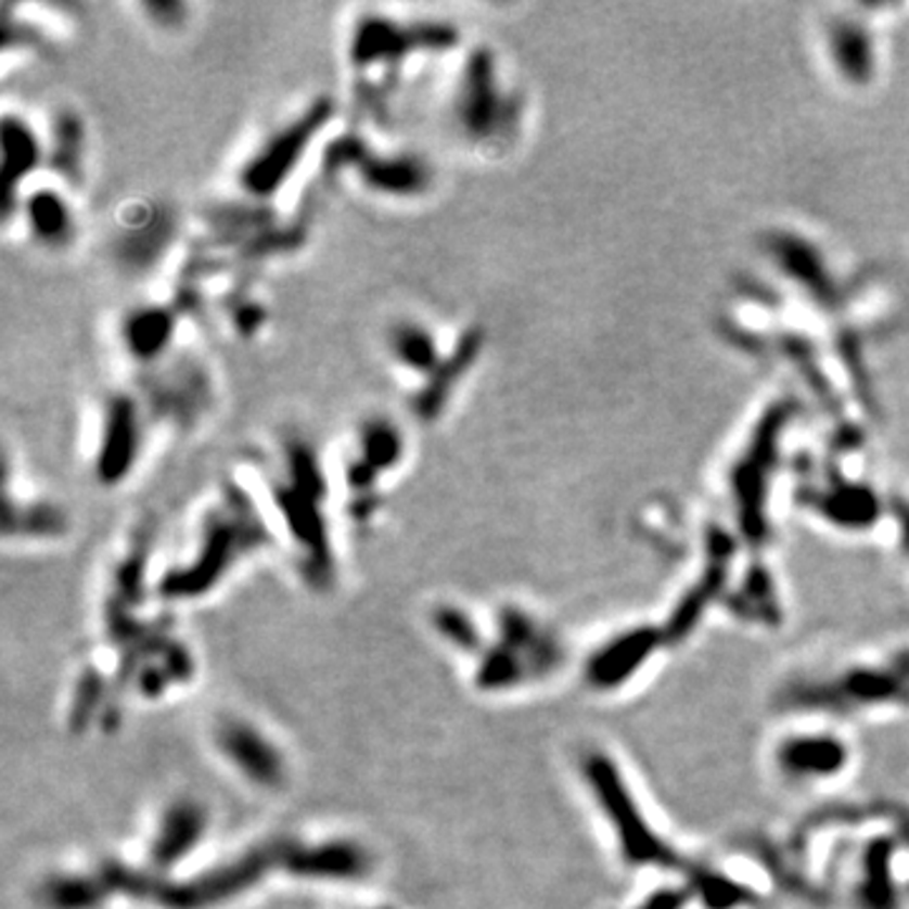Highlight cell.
Masks as SVG:
<instances>
[{
	"label": "cell",
	"mask_w": 909,
	"mask_h": 909,
	"mask_svg": "<svg viewBox=\"0 0 909 909\" xmlns=\"http://www.w3.org/2000/svg\"><path fill=\"white\" fill-rule=\"evenodd\" d=\"M268 865H271V859L266 854H251V857L238 859L233 865L220 867V872H210L195 882L182 884V887L162 892L159 902L172 909H203L226 902V899L235 897L238 892L251 887L264 874Z\"/></svg>",
	"instance_id": "7"
},
{
	"label": "cell",
	"mask_w": 909,
	"mask_h": 909,
	"mask_svg": "<svg viewBox=\"0 0 909 909\" xmlns=\"http://www.w3.org/2000/svg\"><path fill=\"white\" fill-rule=\"evenodd\" d=\"M584 773L589 776V783L597 793L599 804H602L604 814L614 823L624 857L631 865H675V854L646 827L635 798L624 789L622 776L614 763L604 756H589V760H584Z\"/></svg>",
	"instance_id": "1"
},
{
	"label": "cell",
	"mask_w": 909,
	"mask_h": 909,
	"mask_svg": "<svg viewBox=\"0 0 909 909\" xmlns=\"http://www.w3.org/2000/svg\"><path fill=\"white\" fill-rule=\"evenodd\" d=\"M3 150H5V165H3V182L5 190L11 192L18 180L30 175L41 162V144L34 129L26 125V119L5 117L3 119Z\"/></svg>",
	"instance_id": "16"
},
{
	"label": "cell",
	"mask_w": 909,
	"mask_h": 909,
	"mask_svg": "<svg viewBox=\"0 0 909 909\" xmlns=\"http://www.w3.org/2000/svg\"><path fill=\"white\" fill-rule=\"evenodd\" d=\"M498 89L492 79V64L488 53H477L468 68V79L460 89V125L473 137H490L498 129Z\"/></svg>",
	"instance_id": "12"
},
{
	"label": "cell",
	"mask_w": 909,
	"mask_h": 909,
	"mask_svg": "<svg viewBox=\"0 0 909 909\" xmlns=\"http://www.w3.org/2000/svg\"><path fill=\"white\" fill-rule=\"evenodd\" d=\"M657 646V635L652 629H635L604 644L587 665V680L599 690H614L629 680L644 660Z\"/></svg>",
	"instance_id": "9"
},
{
	"label": "cell",
	"mask_w": 909,
	"mask_h": 909,
	"mask_svg": "<svg viewBox=\"0 0 909 909\" xmlns=\"http://www.w3.org/2000/svg\"><path fill=\"white\" fill-rule=\"evenodd\" d=\"M137 443H140V427H137L135 405L127 397H117L110 402L104 420V440L97 460L99 477H104L106 483L125 477L137 458Z\"/></svg>",
	"instance_id": "10"
},
{
	"label": "cell",
	"mask_w": 909,
	"mask_h": 909,
	"mask_svg": "<svg viewBox=\"0 0 909 909\" xmlns=\"http://www.w3.org/2000/svg\"><path fill=\"white\" fill-rule=\"evenodd\" d=\"M435 627L445 639H448V642L458 644V650H475L477 642H481V637H477V629H475V624L470 622V616H465L452 606H445L437 612Z\"/></svg>",
	"instance_id": "23"
},
{
	"label": "cell",
	"mask_w": 909,
	"mask_h": 909,
	"mask_svg": "<svg viewBox=\"0 0 909 909\" xmlns=\"http://www.w3.org/2000/svg\"><path fill=\"white\" fill-rule=\"evenodd\" d=\"M682 902H684L682 895H673V892H667V895L652 897L650 902H644L639 909H680Z\"/></svg>",
	"instance_id": "24"
},
{
	"label": "cell",
	"mask_w": 909,
	"mask_h": 909,
	"mask_svg": "<svg viewBox=\"0 0 909 909\" xmlns=\"http://www.w3.org/2000/svg\"><path fill=\"white\" fill-rule=\"evenodd\" d=\"M778 763L793 776H834L846 763V748L836 738L804 735L785 741L778 751Z\"/></svg>",
	"instance_id": "14"
},
{
	"label": "cell",
	"mask_w": 909,
	"mask_h": 909,
	"mask_svg": "<svg viewBox=\"0 0 909 909\" xmlns=\"http://www.w3.org/2000/svg\"><path fill=\"white\" fill-rule=\"evenodd\" d=\"M26 213L36 238H41L46 243H61L72 233V215H68V207L56 192H34V195L28 197Z\"/></svg>",
	"instance_id": "18"
},
{
	"label": "cell",
	"mask_w": 909,
	"mask_h": 909,
	"mask_svg": "<svg viewBox=\"0 0 909 909\" xmlns=\"http://www.w3.org/2000/svg\"><path fill=\"white\" fill-rule=\"evenodd\" d=\"M169 331H172V319L165 311H140L129 321V346L140 357H152L167 344Z\"/></svg>",
	"instance_id": "20"
},
{
	"label": "cell",
	"mask_w": 909,
	"mask_h": 909,
	"mask_svg": "<svg viewBox=\"0 0 909 909\" xmlns=\"http://www.w3.org/2000/svg\"><path fill=\"white\" fill-rule=\"evenodd\" d=\"M218 745L238 770L260 785H281L283 758L276 745L248 722H226L218 733Z\"/></svg>",
	"instance_id": "8"
},
{
	"label": "cell",
	"mask_w": 909,
	"mask_h": 909,
	"mask_svg": "<svg viewBox=\"0 0 909 909\" xmlns=\"http://www.w3.org/2000/svg\"><path fill=\"white\" fill-rule=\"evenodd\" d=\"M248 523V513H243L241 505L235 508V513L218 515V518L210 523V528H207L205 549L200 551V556L195 564H192L190 572L169 576V594H200V591L210 589V581L215 576L226 572V568L245 551V546L253 543L251 528H245Z\"/></svg>",
	"instance_id": "4"
},
{
	"label": "cell",
	"mask_w": 909,
	"mask_h": 909,
	"mask_svg": "<svg viewBox=\"0 0 909 909\" xmlns=\"http://www.w3.org/2000/svg\"><path fill=\"white\" fill-rule=\"evenodd\" d=\"M909 700V660L897 667L852 669L834 682L798 688V705L814 710H854L861 705L905 703Z\"/></svg>",
	"instance_id": "3"
},
{
	"label": "cell",
	"mask_w": 909,
	"mask_h": 909,
	"mask_svg": "<svg viewBox=\"0 0 909 909\" xmlns=\"http://www.w3.org/2000/svg\"><path fill=\"white\" fill-rule=\"evenodd\" d=\"M475 351H477V338L470 336L468 342H462L458 349H454L448 364L443 361V364L437 367V372L433 374L435 384H430L427 389H422V395L418 399V410H420L422 418H435V414L440 412L443 402L448 399L450 389L454 387L452 382L462 374V369L470 367V361H473Z\"/></svg>",
	"instance_id": "19"
},
{
	"label": "cell",
	"mask_w": 909,
	"mask_h": 909,
	"mask_svg": "<svg viewBox=\"0 0 909 909\" xmlns=\"http://www.w3.org/2000/svg\"><path fill=\"white\" fill-rule=\"evenodd\" d=\"M329 117V104H316L306 117L296 119L294 125L283 129L268 142L266 150H260L256 157L251 159V165L245 167L241 180L245 188H248L253 195H271V192L279 188L281 180H286V175L296 167V159L302 157V152L308 148V140L316 135L323 121Z\"/></svg>",
	"instance_id": "5"
},
{
	"label": "cell",
	"mask_w": 909,
	"mask_h": 909,
	"mask_svg": "<svg viewBox=\"0 0 909 909\" xmlns=\"http://www.w3.org/2000/svg\"><path fill=\"white\" fill-rule=\"evenodd\" d=\"M503 642L483 660L477 682L483 688H505L528 675H543L559 657V646L528 614L505 609L500 616Z\"/></svg>",
	"instance_id": "2"
},
{
	"label": "cell",
	"mask_w": 909,
	"mask_h": 909,
	"mask_svg": "<svg viewBox=\"0 0 909 909\" xmlns=\"http://www.w3.org/2000/svg\"><path fill=\"white\" fill-rule=\"evenodd\" d=\"M402 454V440L389 422H369L361 433V458L354 462L349 481L351 488L367 490L374 475L395 465Z\"/></svg>",
	"instance_id": "15"
},
{
	"label": "cell",
	"mask_w": 909,
	"mask_h": 909,
	"mask_svg": "<svg viewBox=\"0 0 909 909\" xmlns=\"http://www.w3.org/2000/svg\"><path fill=\"white\" fill-rule=\"evenodd\" d=\"M203 831H205V814L197 804H192V801H180V804L169 806L152 844L154 861H157L159 867L175 865L177 859L192 852V846L200 842Z\"/></svg>",
	"instance_id": "13"
},
{
	"label": "cell",
	"mask_w": 909,
	"mask_h": 909,
	"mask_svg": "<svg viewBox=\"0 0 909 909\" xmlns=\"http://www.w3.org/2000/svg\"><path fill=\"white\" fill-rule=\"evenodd\" d=\"M454 43V34L448 26H425V28H399L387 18H361L354 34L351 59L357 66L376 64L382 59L410 53L422 46H437L448 49Z\"/></svg>",
	"instance_id": "6"
},
{
	"label": "cell",
	"mask_w": 909,
	"mask_h": 909,
	"mask_svg": "<svg viewBox=\"0 0 909 909\" xmlns=\"http://www.w3.org/2000/svg\"><path fill=\"white\" fill-rule=\"evenodd\" d=\"M392 351L399 364L420 374H435L443 364L433 334L418 323H402L392 331Z\"/></svg>",
	"instance_id": "17"
},
{
	"label": "cell",
	"mask_w": 909,
	"mask_h": 909,
	"mask_svg": "<svg viewBox=\"0 0 909 909\" xmlns=\"http://www.w3.org/2000/svg\"><path fill=\"white\" fill-rule=\"evenodd\" d=\"M81 142H84L81 121L76 119L74 114H64V117L56 121V150H53V165H56L61 175L72 177V180L79 177Z\"/></svg>",
	"instance_id": "21"
},
{
	"label": "cell",
	"mask_w": 909,
	"mask_h": 909,
	"mask_svg": "<svg viewBox=\"0 0 909 909\" xmlns=\"http://www.w3.org/2000/svg\"><path fill=\"white\" fill-rule=\"evenodd\" d=\"M8 534L18 530L23 536H51L64 528V518L49 505H30L18 511V518H5Z\"/></svg>",
	"instance_id": "22"
},
{
	"label": "cell",
	"mask_w": 909,
	"mask_h": 909,
	"mask_svg": "<svg viewBox=\"0 0 909 909\" xmlns=\"http://www.w3.org/2000/svg\"><path fill=\"white\" fill-rule=\"evenodd\" d=\"M289 872L311 880H354L367 872V854L351 842L298 846L283 854Z\"/></svg>",
	"instance_id": "11"
}]
</instances>
